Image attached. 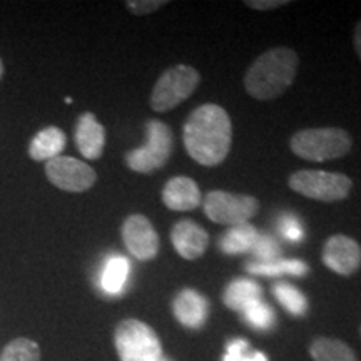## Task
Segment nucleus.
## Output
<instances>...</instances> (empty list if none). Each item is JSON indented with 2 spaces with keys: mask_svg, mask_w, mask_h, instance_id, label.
<instances>
[{
  "mask_svg": "<svg viewBox=\"0 0 361 361\" xmlns=\"http://www.w3.org/2000/svg\"><path fill=\"white\" fill-rule=\"evenodd\" d=\"M183 141L188 154L197 164L206 168L221 164L233 144V124L228 112L218 104L200 106L184 124Z\"/></svg>",
  "mask_w": 361,
  "mask_h": 361,
  "instance_id": "f257e3e1",
  "label": "nucleus"
},
{
  "mask_svg": "<svg viewBox=\"0 0 361 361\" xmlns=\"http://www.w3.org/2000/svg\"><path fill=\"white\" fill-rule=\"evenodd\" d=\"M300 59L290 47H274L261 54L245 74V87L251 97L271 101L288 90L293 84Z\"/></svg>",
  "mask_w": 361,
  "mask_h": 361,
  "instance_id": "f03ea898",
  "label": "nucleus"
},
{
  "mask_svg": "<svg viewBox=\"0 0 361 361\" xmlns=\"http://www.w3.org/2000/svg\"><path fill=\"white\" fill-rule=\"evenodd\" d=\"M353 146L348 130L341 128H313L298 130L290 141L293 154L305 161L326 162L346 156Z\"/></svg>",
  "mask_w": 361,
  "mask_h": 361,
  "instance_id": "7ed1b4c3",
  "label": "nucleus"
},
{
  "mask_svg": "<svg viewBox=\"0 0 361 361\" xmlns=\"http://www.w3.org/2000/svg\"><path fill=\"white\" fill-rule=\"evenodd\" d=\"M174 149L173 130L159 119L146 123V144L126 154V164L139 174H151L169 161Z\"/></svg>",
  "mask_w": 361,
  "mask_h": 361,
  "instance_id": "20e7f679",
  "label": "nucleus"
},
{
  "mask_svg": "<svg viewBox=\"0 0 361 361\" xmlns=\"http://www.w3.org/2000/svg\"><path fill=\"white\" fill-rule=\"evenodd\" d=\"M114 345L121 361H159L162 346L159 336L139 319H123L116 326Z\"/></svg>",
  "mask_w": 361,
  "mask_h": 361,
  "instance_id": "39448f33",
  "label": "nucleus"
},
{
  "mask_svg": "<svg viewBox=\"0 0 361 361\" xmlns=\"http://www.w3.org/2000/svg\"><path fill=\"white\" fill-rule=\"evenodd\" d=\"M293 191L322 202H336L348 197L353 180L346 174L328 173V171H296L288 180Z\"/></svg>",
  "mask_w": 361,
  "mask_h": 361,
  "instance_id": "423d86ee",
  "label": "nucleus"
},
{
  "mask_svg": "<svg viewBox=\"0 0 361 361\" xmlns=\"http://www.w3.org/2000/svg\"><path fill=\"white\" fill-rule=\"evenodd\" d=\"M201 82V74L194 67L179 64L161 74L151 94V107L156 112H168L191 97Z\"/></svg>",
  "mask_w": 361,
  "mask_h": 361,
  "instance_id": "0eeeda50",
  "label": "nucleus"
},
{
  "mask_svg": "<svg viewBox=\"0 0 361 361\" xmlns=\"http://www.w3.org/2000/svg\"><path fill=\"white\" fill-rule=\"evenodd\" d=\"M204 214L213 223L238 226L250 223L259 211V201L250 194H236L228 191H209L206 194Z\"/></svg>",
  "mask_w": 361,
  "mask_h": 361,
  "instance_id": "6e6552de",
  "label": "nucleus"
},
{
  "mask_svg": "<svg viewBox=\"0 0 361 361\" xmlns=\"http://www.w3.org/2000/svg\"><path fill=\"white\" fill-rule=\"evenodd\" d=\"M45 174L54 186L67 192H84L97 180L96 171L71 156H59L47 161Z\"/></svg>",
  "mask_w": 361,
  "mask_h": 361,
  "instance_id": "1a4fd4ad",
  "label": "nucleus"
},
{
  "mask_svg": "<svg viewBox=\"0 0 361 361\" xmlns=\"http://www.w3.org/2000/svg\"><path fill=\"white\" fill-rule=\"evenodd\" d=\"M121 234H123L126 247L135 259L151 261L159 252V236L146 216H128L121 228Z\"/></svg>",
  "mask_w": 361,
  "mask_h": 361,
  "instance_id": "9d476101",
  "label": "nucleus"
},
{
  "mask_svg": "<svg viewBox=\"0 0 361 361\" xmlns=\"http://www.w3.org/2000/svg\"><path fill=\"white\" fill-rule=\"evenodd\" d=\"M322 259L323 264L333 273L351 276L361 268V246L353 238L335 234L324 243Z\"/></svg>",
  "mask_w": 361,
  "mask_h": 361,
  "instance_id": "9b49d317",
  "label": "nucleus"
},
{
  "mask_svg": "<svg viewBox=\"0 0 361 361\" xmlns=\"http://www.w3.org/2000/svg\"><path fill=\"white\" fill-rule=\"evenodd\" d=\"M171 243L180 258L194 261L206 252L209 234L194 221L180 219L171 229Z\"/></svg>",
  "mask_w": 361,
  "mask_h": 361,
  "instance_id": "f8f14e48",
  "label": "nucleus"
},
{
  "mask_svg": "<svg viewBox=\"0 0 361 361\" xmlns=\"http://www.w3.org/2000/svg\"><path fill=\"white\" fill-rule=\"evenodd\" d=\"M173 313L183 326L197 329L206 323L209 314V303L200 291L184 288L173 301Z\"/></svg>",
  "mask_w": 361,
  "mask_h": 361,
  "instance_id": "ddd939ff",
  "label": "nucleus"
},
{
  "mask_svg": "<svg viewBox=\"0 0 361 361\" xmlns=\"http://www.w3.org/2000/svg\"><path fill=\"white\" fill-rule=\"evenodd\" d=\"M161 200L171 211H192L201 206L202 194L196 180L186 176H178L166 183Z\"/></svg>",
  "mask_w": 361,
  "mask_h": 361,
  "instance_id": "4468645a",
  "label": "nucleus"
},
{
  "mask_svg": "<svg viewBox=\"0 0 361 361\" xmlns=\"http://www.w3.org/2000/svg\"><path fill=\"white\" fill-rule=\"evenodd\" d=\"M75 146L85 159L96 161L102 156L106 146V129L92 112H84L75 126Z\"/></svg>",
  "mask_w": 361,
  "mask_h": 361,
  "instance_id": "2eb2a0df",
  "label": "nucleus"
},
{
  "mask_svg": "<svg viewBox=\"0 0 361 361\" xmlns=\"http://www.w3.org/2000/svg\"><path fill=\"white\" fill-rule=\"evenodd\" d=\"M67 144L66 133L62 129L51 126L35 134L29 146V156L34 161H51L61 156Z\"/></svg>",
  "mask_w": 361,
  "mask_h": 361,
  "instance_id": "dca6fc26",
  "label": "nucleus"
},
{
  "mask_svg": "<svg viewBox=\"0 0 361 361\" xmlns=\"http://www.w3.org/2000/svg\"><path fill=\"white\" fill-rule=\"evenodd\" d=\"M259 233L251 223L229 226L219 239V247L224 255H245L251 252L258 241Z\"/></svg>",
  "mask_w": 361,
  "mask_h": 361,
  "instance_id": "f3484780",
  "label": "nucleus"
},
{
  "mask_svg": "<svg viewBox=\"0 0 361 361\" xmlns=\"http://www.w3.org/2000/svg\"><path fill=\"white\" fill-rule=\"evenodd\" d=\"M252 276H293L303 278L310 273V266L303 259H283L278 258L269 263H247L245 268Z\"/></svg>",
  "mask_w": 361,
  "mask_h": 361,
  "instance_id": "a211bd4d",
  "label": "nucleus"
},
{
  "mask_svg": "<svg viewBox=\"0 0 361 361\" xmlns=\"http://www.w3.org/2000/svg\"><path fill=\"white\" fill-rule=\"evenodd\" d=\"M261 300V286L255 279L239 278L226 286L223 301L229 310L239 311L247 308L251 303Z\"/></svg>",
  "mask_w": 361,
  "mask_h": 361,
  "instance_id": "6ab92c4d",
  "label": "nucleus"
},
{
  "mask_svg": "<svg viewBox=\"0 0 361 361\" xmlns=\"http://www.w3.org/2000/svg\"><path fill=\"white\" fill-rule=\"evenodd\" d=\"M310 355L314 361H358L355 351L336 338H316L310 345Z\"/></svg>",
  "mask_w": 361,
  "mask_h": 361,
  "instance_id": "aec40b11",
  "label": "nucleus"
},
{
  "mask_svg": "<svg viewBox=\"0 0 361 361\" xmlns=\"http://www.w3.org/2000/svg\"><path fill=\"white\" fill-rule=\"evenodd\" d=\"M273 295L278 303L291 316H305L308 311L306 296L290 283H276L273 286Z\"/></svg>",
  "mask_w": 361,
  "mask_h": 361,
  "instance_id": "412c9836",
  "label": "nucleus"
},
{
  "mask_svg": "<svg viewBox=\"0 0 361 361\" xmlns=\"http://www.w3.org/2000/svg\"><path fill=\"white\" fill-rule=\"evenodd\" d=\"M129 274V263L123 256H114L106 264L102 273V288L109 295H117L123 291Z\"/></svg>",
  "mask_w": 361,
  "mask_h": 361,
  "instance_id": "4be33fe9",
  "label": "nucleus"
},
{
  "mask_svg": "<svg viewBox=\"0 0 361 361\" xmlns=\"http://www.w3.org/2000/svg\"><path fill=\"white\" fill-rule=\"evenodd\" d=\"M0 361H40V348L29 338H16L0 353Z\"/></svg>",
  "mask_w": 361,
  "mask_h": 361,
  "instance_id": "5701e85b",
  "label": "nucleus"
},
{
  "mask_svg": "<svg viewBox=\"0 0 361 361\" xmlns=\"http://www.w3.org/2000/svg\"><path fill=\"white\" fill-rule=\"evenodd\" d=\"M241 316H243V322H245L247 326L261 329V331L273 328L274 319H276L274 318L273 308L261 300L255 301V303H251L247 308L243 310Z\"/></svg>",
  "mask_w": 361,
  "mask_h": 361,
  "instance_id": "b1692460",
  "label": "nucleus"
},
{
  "mask_svg": "<svg viewBox=\"0 0 361 361\" xmlns=\"http://www.w3.org/2000/svg\"><path fill=\"white\" fill-rule=\"evenodd\" d=\"M251 252L255 255V258L258 259L256 263H269V261L279 258L281 250H279L276 239L268 236V234H259L258 241H256V245L252 247Z\"/></svg>",
  "mask_w": 361,
  "mask_h": 361,
  "instance_id": "393cba45",
  "label": "nucleus"
},
{
  "mask_svg": "<svg viewBox=\"0 0 361 361\" xmlns=\"http://www.w3.org/2000/svg\"><path fill=\"white\" fill-rule=\"evenodd\" d=\"M279 231H281L284 239L291 243H298L303 239V226H301L300 219L293 218V216H284L279 223Z\"/></svg>",
  "mask_w": 361,
  "mask_h": 361,
  "instance_id": "a878e982",
  "label": "nucleus"
},
{
  "mask_svg": "<svg viewBox=\"0 0 361 361\" xmlns=\"http://www.w3.org/2000/svg\"><path fill=\"white\" fill-rule=\"evenodd\" d=\"M247 351H250V343L245 338H234L226 345V355L223 361H243Z\"/></svg>",
  "mask_w": 361,
  "mask_h": 361,
  "instance_id": "bb28decb",
  "label": "nucleus"
},
{
  "mask_svg": "<svg viewBox=\"0 0 361 361\" xmlns=\"http://www.w3.org/2000/svg\"><path fill=\"white\" fill-rule=\"evenodd\" d=\"M166 4H168L166 0H129V2H126V6L134 16H146V13L159 11Z\"/></svg>",
  "mask_w": 361,
  "mask_h": 361,
  "instance_id": "cd10ccee",
  "label": "nucleus"
},
{
  "mask_svg": "<svg viewBox=\"0 0 361 361\" xmlns=\"http://www.w3.org/2000/svg\"><path fill=\"white\" fill-rule=\"evenodd\" d=\"M288 0H247L246 6L255 11H273V8L288 6Z\"/></svg>",
  "mask_w": 361,
  "mask_h": 361,
  "instance_id": "c85d7f7f",
  "label": "nucleus"
},
{
  "mask_svg": "<svg viewBox=\"0 0 361 361\" xmlns=\"http://www.w3.org/2000/svg\"><path fill=\"white\" fill-rule=\"evenodd\" d=\"M353 44H355V51H356V54H358V57H360V61H361V20L355 27Z\"/></svg>",
  "mask_w": 361,
  "mask_h": 361,
  "instance_id": "c756f323",
  "label": "nucleus"
},
{
  "mask_svg": "<svg viewBox=\"0 0 361 361\" xmlns=\"http://www.w3.org/2000/svg\"><path fill=\"white\" fill-rule=\"evenodd\" d=\"M243 361H268V358H266V355L261 353V351H247Z\"/></svg>",
  "mask_w": 361,
  "mask_h": 361,
  "instance_id": "7c9ffc66",
  "label": "nucleus"
},
{
  "mask_svg": "<svg viewBox=\"0 0 361 361\" xmlns=\"http://www.w3.org/2000/svg\"><path fill=\"white\" fill-rule=\"evenodd\" d=\"M2 75H4V64L2 61H0V79H2Z\"/></svg>",
  "mask_w": 361,
  "mask_h": 361,
  "instance_id": "2f4dec72",
  "label": "nucleus"
},
{
  "mask_svg": "<svg viewBox=\"0 0 361 361\" xmlns=\"http://www.w3.org/2000/svg\"><path fill=\"white\" fill-rule=\"evenodd\" d=\"M159 361H173V360H171V358H168V356H164V355H162L161 356V360Z\"/></svg>",
  "mask_w": 361,
  "mask_h": 361,
  "instance_id": "473e14b6",
  "label": "nucleus"
}]
</instances>
